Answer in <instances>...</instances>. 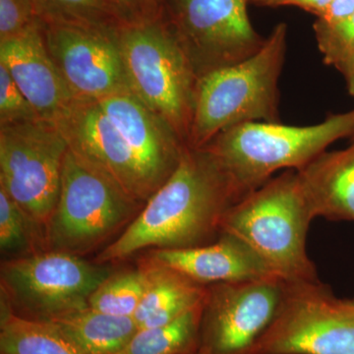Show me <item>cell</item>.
Here are the masks:
<instances>
[{"mask_svg": "<svg viewBox=\"0 0 354 354\" xmlns=\"http://www.w3.org/2000/svg\"><path fill=\"white\" fill-rule=\"evenodd\" d=\"M247 194L220 158L204 148H188L176 171L97 262H120L145 249L212 243L221 234L228 209Z\"/></svg>", "mask_w": 354, "mask_h": 354, "instance_id": "1", "label": "cell"}, {"mask_svg": "<svg viewBox=\"0 0 354 354\" xmlns=\"http://www.w3.org/2000/svg\"><path fill=\"white\" fill-rule=\"evenodd\" d=\"M315 218L299 174L288 169L228 209L221 232L245 241L283 281H316V268L306 252L307 232Z\"/></svg>", "mask_w": 354, "mask_h": 354, "instance_id": "2", "label": "cell"}, {"mask_svg": "<svg viewBox=\"0 0 354 354\" xmlns=\"http://www.w3.org/2000/svg\"><path fill=\"white\" fill-rule=\"evenodd\" d=\"M286 36L288 26L279 23L252 57L198 79L189 148H204L223 130L242 123L281 122L279 81Z\"/></svg>", "mask_w": 354, "mask_h": 354, "instance_id": "3", "label": "cell"}, {"mask_svg": "<svg viewBox=\"0 0 354 354\" xmlns=\"http://www.w3.org/2000/svg\"><path fill=\"white\" fill-rule=\"evenodd\" d=\"M354 136V109L333 114L309 127L279 123H242L223 130L204 147L220 158L250 193L279 169H304L337 140Z\"/></svg>", "mask_w": 354, "mask_h": 354, "instance_id": "4", "label": "cell"}, {"mask_svg": "<svg viewBox=\"0 0 354 354\" xmlns=\"http://www.w3.org/2000/svg\"><path fill=\"white\" fill-rule=\"evenodd\" d=\"M118 39L130 92L188 147L198 78L176 39L158 18L122 26Z\"/></svg>", "mask_w": 354, "mask_h": 354, "instance_id": "5", "label": "cell"}, {"mask_svg": "<svg viewBox=\"0 0 354 354\" xmlns=\"http://www.w3.org/2000/svg\"><path fill=\"white\" fill-rule=\"evenodd\" d=\"M144 205L68 149L57 207L44 230L46 251L90 252L128 227Z\"/></svg>", "mask_w": 354, "mask_h": 354, "instance_id": "6", "label": "cell"}, {"mask_svg": "<svg viewBox=\"0 0 354 354\" xmlns=\"http://www.w3.org/2000/svg\"><path fill=\"white\" fill-rule=\"evenodd\" d=\"M245 354H354V299L316 281H285L278 310Z\"/></svg>", "mask_w": 354, "mask_h": 354, "instance_id": "7", "label": "cell"}, {"mask_svg": "<svg viewBox=\"0 0 354 354\" xmlns=\"http://www.w3.org/2000/svg\"><path fill=\"white\" fill-rule=\"evenodd\" d=\"M1 298L17 315L48 321L88 306L111 269L74 254L43 251L1 263Z\"/></svg>", "mask_w": 354, "mask_h": 354, "instance_id": "8", "label": "cell"}, {"mask_svg": "<svg viewBox=\"0 0 354 354\" xmlns=\"http://www.w3.org/2000/svg\"><path fill=\"white\" fill-rule=\"evenodd\" d=\"M68 149L53 121L35 118L0 125V188L44 236L57 207Z\"/></svg>", "mask_w": 354, "mask_h": 354, "instance_id": "9", "label": "cell"}, {"mask_svg": "<svg viewBox=\"0 0 354 354\" xmlns=\"http://www.w3.org/2000/svg\"><path fill=\"white\" fill-rule=\"evenodd\" d=\"M249 0H169L158 19L167 26L197 78L255 55L266 38L254 29Z\"/></svg>", "mask_w": 354, "mask_h": 354, "instance_id": "10", "label": "cell"}, {"mask_svg": "<svg viewBox=\"0 0 354 354\" xmlns=\"http://www.w3.org/2000/svg\"><path fill=\"white\" fill-rule=\"evenodd\" d=\"M283 288L276 276L207 286L198 351L245 354L272 322Z\"/></svg>", "mask_w": 354, "mask_h": 354, "instance_id": "11", "label": "cell"}, {"mask_svg": "<svg viewBox=\"0 0 354 354\" xmlns=\"http://www.w3.org/2000/svg\"><path fill=\"white\" fill-rule=\"evenodd\" d=\"M44 25L46 48L76 99L130 92L118 32L82 26Z\"/></svg>", "mask_w": 354, "mask_h": 354, "instance_id": "12", "label": "cell"}, {"mask_svg": "<svg viewBox=\"0 0 354 354\" xmlns=\"http://www.w3.org/2000/svg\"><path fill=\"white\" fill-rule=\"evenodd\" d=\"M55 124L72 152L109 177L128 196L142 204L153 196L138 160L99 101L76 99Z\"/></svg>", "mask_w": 354, "mask_h": 354, "instance_id": "13", "label": "cell"}, {"mask_svg": "<svg viewBox=\"0 0 354 354\" xmlns=\"http://www.w3.org/2000/svg\"><path fill=\"white\" fill-rule=\"evenodd\" d=\"M0 64L39 118L55 122L76 100L48 53L41 21L0 39Z\"/></svg>", "mask_w": 354, "mask_h": 354, "instance_id": "14", "label": "cell"}, {"mask_svg": "<svg viewBox=\"0 0 354 354\" xmlns=\"http://www.w3.org/2000/svg\"><path fill=\"white\" fill-rule=\"evenodd\" d=\"M99 102L131 149L155 193L176 171L188 147L131 93L111 95Z\"/></svg>", "mask_w": 354, "mask_h": 354, "instance_id": "15", "label": "cell"}, {"mask_svg": "<svg viewBox=\"0 0 354 354\" xmlns=\"http://www.w3.org/2000/svg\"><path fill=\"white\" fill-rule=\"evenodd\" d=\"M147 258L204 286L276 276L252 247L228 232H221L216 241L206 245L153 249Z\"/></svg>", "mask_w": 354, "mask_h": 354, "instance_id": "16", "label": "cell"}, {"mask_svg": "<svg viewBox=\"0 0 354 354\" xmlns=\"http://www.w3.org/2000/svg\"><path fill=\"white\" fill-rule=\"evenodd\" d=\"M344 150L325 152L297 171L316 216L354 221V137Z\"/></svg>", "mask_w": 354, "mask_h": 354, "instance_id": "17", "label": "cell"}, {"mask_svg": "<svg viewBox=\"0 0 354 354\" xmlns=\"http://www.w3.org/2000/svg\"><path fill=\"white\" fill-rule=\"evenodd\" d=\"M139 266L146 279L143 297L133 317L139 330L174 322L204 301L207 286L147 257Z\"/></svg>", "mask_w": 354, "mask_h": 354, "instance_id": "18", "label": "cell"}, {"mask_svg": "<svg viewBox=\"0 0 354 354\" xmlns=\"http://www.w3.org/2000/svg\"><path fill=\"white\" fill-rule=\"evenodd\" d=\"M86 354H114L124 348L139 330L133 317L109 315L86 308L46 321Z\"/></svg>", "mask_w": 354, "mask_h": 354, "instance_id": "19", "label": "cell"}, {"mask_svg": "<svg viewBox=\"0 0 354 354\" xmlns=\"http://www.w3.org/2000/svg\"><path fill=\"white\" fill-rule=\"evenodd\" d=\"M1 354H86L50 323L17 315L1 298Z\"/></svg>", "mask_w": 354, "mask_h": 354, "instance_id": "20", "label": "cell"}, {"mask_svg": "<svg viewBox=\"0 0 354 354\" xmlns=\"http://www.w3.org/2000/svg\"><path fill=\"white\" fill-rule=\"evenodd\" d=\"M204 302V301H203ZM203 302L174 322L137 330L114 354H190L199 348Z\"/></svg>", "mask_w": 354, "mask_h": 354, "instance_id": "21", "label": "cell"}, {"mask_svg": "<svg viewBox=\"0 0 354 354\" xmlns=\"http://www.w3.org/2000/svg\"><path fill=\"white\" fill-rule=\"evenodd\" d=\"M44 25L82 26L120 29L122 27L104 0H32Z\"/></svg>", "mask_w": 354, "mask_h": 354, "instance_id": "22", "label": "cell"}, {"mask_svg": "<svg viewBox=\"0 0 354 354\" xmlns=\"http://www.w3.org/2000/svg\"><path fill=\"white\" fill-rule=\"evenodd\" d=\"M145 274L141 267L114 272L91 295L88 306L109 315L134 317L145 291Z\"/></svg>", "mask_w": 354, "mask_h": 354, "instance_id": "23", "label": "cell"}, {"mask_svg": "<svg viewBox=\"0 0 354 354\" xmlns=\"http://www.w3.org/2000/svg\"><path fill=\"white\" fill-rule=\"evenodd\" d=\"M0 248L17 257L46 251L43 232L0 188Z\"/></svg>", "mask_w": 354, "mask_h": 354, "instance_id": "24", "label": "cell"}, {"mask_svg": "<svg viewBox=\"0 0 354 354\" xmlns=\"http://www.w3.org/2000/svg\"><path fill=\"white\" fill-rule=\"evenodd\" d=\"M314 32L324 62L335 66L354 48V13L339 24Z\"/></svg>", "mask_w": 354, "mask_h": 354, "instance_id": "25", "label": "cell"}, {"mask_svg": "<svg viewBox=\"0 0 354 354\" xmlns=\"http://www.w3.org/2000/svg\"><path fill=\"white\" fill-rule=\"evenodd\" d=\"M39 118L17 84L0 64V125Z\"/></svg>", "mask_w": 354, "mask_h": 354, "instance_id": "26", "label": "cell"}, {"mask_svg": "<svg viewBox=\"0 0 354 354\" xmlns=\"http://www.w3.org/2000/svg\"><path fill=\"white\" fill-rule=\"evenodd\" d=\"M38 21L32 0H0V39L15 36Z\"/></svg>", "mask_w": 354, "mask_h": 354, "instance_id": "27", "label": "cell"}, {"mask_svg": "<svg viewBox=\"0 0 354 354\" xmlns=\"http://www.w3.org/2000/svg\"><path fill=\"white\" fill-rule=\"evenodd\" d=\"M123 26L157 20L160 14L152 0H104Z\"/></svg>", "mask_w": 354, "mask_h": 354, "instance_id": "28", "label": "cell"}, {"mask_svg": "<svg viewBox=\"0 0 354 354\" xmlns=\"http://www.w3.org/2000/svg\"><path fill=\"white\" fill-rule=\"evenodd\" d=\"M354 13V0H332L314 23L315 30L327 29L339 24Z\"/></svg>", "mask_w": 354, "mask_h": 354, "instance_id": "29", "label": "cell"}, {"mask_svg": "<svg viewBox=\"0 0 354 354\" xmlns=\"http://www.w3.org/2000/svg\"><path fill=\"white\" fill-rule=\"evenodd\" d=\"M330 2L332 0H272L269 7L297 6L315 14L318 17Z\"/></svg>", "mask_w": 354, "mask_h": 354, "instance_id": "30", "label": "cell"}, {"mask_svg": "<svg viewBox=\"0 0 354 354\" xmlns=\"http://www.w3.org/2000/svg\"><path fill=\"white\" fill-rule=\"evenodd\" d=\"M335 67L344 76L349 95L354 97V48Z\"/></svg>", "mask_w": 354, "mask_h": 354, "instance_id": "31", "label": "cell"}, {"mask_svg": "<svg viewBox=\"0 0 354 354\" xmlns=\"http://www.w3.org/2000/svg\"><path fill=\"white\" fill-rule=\"evenodd\" d=\"M272 0H249V2L251 3L257 4V6H268L269 7L270 3H271Z\"/></svg>", "mask_w": 354, "mask_h": 354, "instance_id": "32", "label": "cell"}, {"mask_svg": "<svg viewBox=\"0 0 354 354\" xmlns=\"http://www.w3.org/2000/svg\"><path fill=\"white\" fill-rule=\"evenodd\" d=\"M152 1L153 3L155 4V6L157 7L158 14H160V9L162 8V6H164L169 0H152ZM158 17H160V16H158Z\"/></svg>", "mask_w": 354, "mask_h": 354, "instance_id": "33", "label": "cell"}, {"mask_svg": "<svg viewBox=\"0 0 354 354\" xmlns=\"http://www.w3.org/2000/svg\"><path fill=\"white\" fill-rule=\"evenodd\" d=\"M190 354H202L201 353H200L199 351H195V353H190Z\"/></svg>", "mask_w": 354, "mask_h": 354, "instance_id": "34", "label": "cell"}, {"mask_svg": "<svg viewBox=\"0 0 354 354\" xmlns=\"http://www.w3.org/2000/svg\"><path fill=\"white\" fill-rule=\"evenodd\" d=\"M353 137H354V136H353Z\"/></svg>", "mask_w": 354, "mask_h": 354, "instance_id": "35", "label": "cell"}, {"mask_svg": "<svg viewBox=\"0 0 354 354\" xmlns=\"http://www.w3.org/2000/svg\"><path fill=\"white\" fill-rule=\"evenodd\" d=\"M104 2H106V1H104Z\"/></svg>", "mask_w": 354, "mask_h": 354, "instance_id": "36", "label": "cell"}]
</instances>
